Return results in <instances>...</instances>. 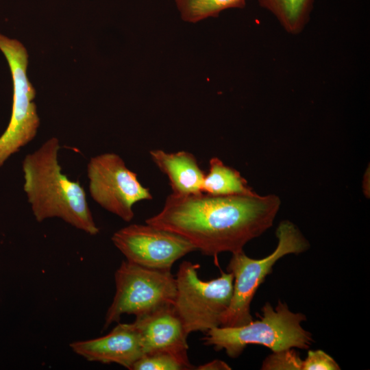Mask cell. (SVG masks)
Instances as JSON below:
<instances>
[{"label": "cell", "instance_id": "8fae6325", "mask_svg": "<svg viewBox=\"0 0 370 370\" xmlns=\"http://www.w3.org/2000/svg\"><path fill=\"white\" fill-rule=\"evenodd\" d=\"M134 323L141 336L145 355L168 353L190 363L188 334L173 305L137 317Z\"/></svg>", "mask_w": 370, "mask_h": 370}, {"label": "cell", "instance_id": "e0dca14e", "mask_svg": "<svg viewBox=\"0 0 370 370\" xmlns=\"http://www.w3.org/2000/svg\"><path fill=\"white\" fill-rule=\"evenodd\" d=\"M301 360L293 349L273 352L262 362V369L267 370H301Z\"/></svg>", "mask_w": 370, "mask_h": 370}, {"label": "cell", "instance_id": "4fadbf2b", "mask_svg": "<svg viewBox=\"0 0 370 370\" xmlns=\"http://www.w3.org/2000/svg\"><path fill=\"white\" fill-rule=\"evenodd\" d=\"M209 171L205 174L201 190L212 195H252L256 193L236 169L213 157L209 162Z\"/></svg>", "mask_w": 370, "mask_h": 370}, {"label": "cell", "instance_id": "5bb4252c", "mask_svg": "<svg viewBox=\"0 0 370 370\" xmlns=\"http://www.w3.org/2000/svg\"><path fill=\"white\" fill-rule=\"evenodd\" d=\"M260 5L273 14L288 33H300L306 25L314 0H258Z\"/></svg>", "mask_w": 370, "mask_h": 370}, {"label": "cell", "instance_id": "30bf717a", "mask_svg": "<svg viewBox=\"0 0 370 370\" xmlns=\"http://www.w3.org/2000/svg\"><path fill=\"white\" fill-rule=\"evenodd\" d=\"M69 346L88 361L116 363L130 370L145 355L141 336L134 322L119 323L105 336L75 341Z\"/></svg>", "mask_w": 370, "mask_h": 370}, {"label": "cell", "instance_id": "ba28073f", "mask_svg": "<svg viewBox=\"0 0 370 370\" xmlns=\"http://www.w3.org/2000/svg\"><path fill=\"white\" fill-rule=\"evenodd\" d=\"M89 191L103 208L130 222L133 206L150 200L149 188L143 186L137 174L130 170L123 160L114 153H105L90 158L87 166Z\"/></svg>", "mask_w": 370, "mask_h": 370}, {"label": "cell", "instance_id": "8992f818", "mask_svg": "<svg viewBox=\"0 0 370 370\" xmlns=\"http://www.w3.org/2000/svg\"><path fill=\"white\" fill-rule=\"evenodd\" d=\"M116 292L108 308L103 330L119 322L123 314L137 317L173 305L176 280L171 270L145 267L123 261L114 273Z\"/></svg>", "mask_w": 370, "mask_h": 370}, {"label": "cell", "instance_id": "9a60e30c", "mask_svg": "<svg viewBox=\"0 0 370 370\" xmlns=\"http://www.w3.org/2000/svg\"><path fill=\"white\" fill-rule=\"evenodd\" d=\"M247 0H175L181 18L195 23L209 17H217L223 10L244 8Z\"/></svg>", "mask_w": 370, "mask_h": 370}, {"label": "cell", "instance_id": "d6986e66", "mask_svg": "<svg viewBox=\"0 0 370 370\" xmlns=\"http://www.w3.org/2000/svg\"><path fill=\"white\" fill-rule=\"evenodd\" d=\"M197 369L199 370H229L231 367L224 361L214 360L199 366Z\"/></svg>", "mask_w": 370, "mask_h": 370}, {"label": "cell", "instance_id": "5b68a950", "mask_svg": "<svg viewBox=\"0 0 370 370\" xmlns=\"http://www.w3.org/2000/svg\"><path fill=\"white\" fill-rule=\"evenodd\" d=\"M199 267L197 263L183 261L175 278L176 295L173 307L188 334L194 332L206 333L220 326L233 293L234 276L231 272L204 281L198 276Z\"/></svg>", "mask_w": 370, "mask_h": 370}, {"label": "cell", "instance_id": "7a4b0ae2", "mask_svg": "<svg viewBox=\"0 0 370 370\" xmlns=\"http://www.w3.org/2000/svg\"><path fill=\"white\" fill-rule=\"evenodd\" d=\"M59 140L53 137L27 154L23 162V188L36 220L60 218L90 235L99 228L89 208L86 193L79 181L62 173L58 162Z\"/></svg>", "mask_w": 370, "mask_h": 370}, {"label": "cell", "instance_id": "ac0fdd59", "mask_svg": "<svg viewBox=\"0 0 370 370\" xmlns=\"http://www.w3.org/2000/svg\"><path fill=\"white\" fill-rule=\"evenodd\" d=\"M334 359L321 349L310 350L303 360L301 370H339Z\"/></svg>", "mask_w": 370, "mask_h": 370}, {"label": "cell", "instance_id": "52a82bcc", "mask_svg": "<svg viewBox=\"0 0 370 370\" xmlns=\"http://www.w3.org/2000/svg\"><path fill=\"white\" fill-rule=\"evenodd\" d=\"M0 50L8 61L13 82L10 123L0 136V166L13 153L32 141L40 124L36 91L27 76L28 54L23 45L0 34Z\"/></svg>", "mask_w": 370, "mask_h": 370}, {"label": "cell", "instance_id": "3957f363", "mask_svg": "<svg viewBox=\"0 0 370 370\" xmlns=\"http://www.w3.org/2000/svg\"><path fill=\"white\" fill-rule=\"evenodd\" d=\"M260 320L237 327L219 326L207 332L202 338L204 345L215 350H225L230 358L238 357L249 345H259L273 352L298 348L308 349L312 334L304 329L301 323L306 317L291 311L285 302L279 301L276 307L267 302L262 308Z\"/></svg>", "mask_w": 370, "mask_h": 370}, {"label": "cell", "instance_id": "2e32d148", "mask_svg": "<svg viewBox=\"0 0 370 370\" xmlns=\"http://www.w3.org/2000/svg\"><path fill=\"white\" fill-rule=\"evenodd\" d=\"M193 366L168 353L145 354L138 359L131 370H186Z\"/></svg>", "mask_w": 370, "mask_h": 370}, {"label": "cell", "instance_id": "7c38bea8", "mask_svg": "<svg viewBox=\"0 0 370 370\" xmlns=\"http://www.w3.org/2000/svg\"><path fill=\"white\" fill-rule=\"evenodd\" d=\"M149 154L155 164L167 176L172 193L187 195L202 193L206 173L193 154L186 151L168 153L161 149L151 150Z\"/></svg>", "mask_w": 370, "mask_h": 370}, {"label": "cell", "instance_id": "6da1fadb", "mask_svg": "<svg viewBox=\"0 0 370 370\" xmlns=\"http://www.w3.org/2000/svg\"><path fill=\"white\" fill-rule=\"evenodd\" d=\"M281 201L275 195L167 196L162 210L145 223L177 234L203 254L243 251L270 228Z\"/></svg>", "mask_w": 370, "mask_h": 370}, {"label": "cell", "instance_id": "9c48e42d", "mask_svg": "<svg viewBox=\"0 0 370 370\" xmlns=\"http://www.w3.org/2000/svg\"><path fill=\"white\" fill-rule=\"evenodd\" d=\"M126 260L140 266L171 270L173 264L196 249L182 236L149 224H131L112 236Z\"/></svg>", "mask_w": 370, "mask_h": 370}, {"label": "cell", "instance_id": "277c9868", "mask_svg": "<svg viewBox=\"0 0 370 370\" xmlns=\"http://www.w3.org/2000/svg\"><path fill=\"white\" fill-rule=\"evenodd\" d=\"M276 236L275 249L263 258H251L243 251L232 254L227 271L234 276L233 293L230 305L221 317L220 326L237 327L251 322V303L276 262L286 255L304 252L310 247L300 230L288 220L279 224Z\"/></svg>", "mask_w": 370, "mask_h": 370}]
</instances>
